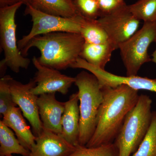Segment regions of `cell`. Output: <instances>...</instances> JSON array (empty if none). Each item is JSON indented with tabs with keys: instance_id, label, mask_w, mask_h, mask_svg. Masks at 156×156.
Returning <instances> with one entry per match:
<instances>
[{
	"instance_id": "6da1fadb",
	"label": "cell",
	"mask_w": 156,
	"mask_h": 156,
	"mask_svg": "<svg viewBox=\"0 0 156 156\" xmlns=\"http://www.w3.org/2000/svg\"><path fill=\"white\" fill-rule=\"evenodd\" d=\"M104 99L98 117L97 126L86 146L94 147L113 143L127 115L136 105L138 91L126 85L102 88Z\"/></svg>"
},
{
	"instance_id": "7a4b0ae2",
	"label": "cell",
	"mask_w": 156,
	"mask_h": 156,
	"mask_svg": "<svg viewBox=\"0 0 156 156\" xmlns=\"http://www.w3.org/2000/svg\"><path fill=\"white\" fill-rule=\"evenodd\" d=\"M85 41L80 33L57 32L37 36L20 51L27 56L31 48L40 50L41 64L59 70L71 67L80 57Z\"/></svg>"
},
{
	"instance_id": "3957f363",
	"label": "cell",
	"mask_w": 156,
	"mask_h": 156,
	"mask_svg": "<svg viewBox=\"0 0 156 156\" xmlns=\"http://www.w3.org/2000/svg\"><path fill=\"white\" fill-rule=\"evenodd\" d=\"M80 101L79 144L86 146L97 126L98 117L104 99L103 92L97 78L85 71L75 77Z\"/></svg>"
},
{
	"instance_id": "277c9868",
	"label": "cell",
	"mask_w": 156,
	"mask_h": 156,
	"mask_svg": "<svg viewBox=\"0 0 156 156\" xmlns=\"http://www.w3.org/2000/svg\"><path fill=\"white\" fill-rule=\"evenodd\" d=\"M152 103L149 96L140 95L136 105L127 115L114 142L119 156H131L138 149L151 123Z\"/></svg>"
},
{
	"instance_id": "5b68a950",
	"label": "cell",
	"mask_w": 156,
	"mask_h": 156,
	"mask_svg": "<svg viewBox=\"0 0 156 156\" xmlns=\"http://www.w3.org/2000/svg\"><path fill=\"white\" fill-rule=\"evenodd\" d=\"M23 3L0 8V39L1 48L4 50L5 58L1 62L15 73L21 69H27L30 59L23 56L18 48L15 23V15Z\"/></svg>"
},
{
	"instance_id": "8992f818",
	"label": "cell",
	"mask_w": 156,
	"mask_h": 156,
	"mask_svg": "<svg viewBox=\"0 0 156 156\" xmlns=\"http://www.w3.org/2000/svg\"><path fill=\"white\" fill-rule=\"evenodd\" d=\"M156 41V22H144L141 29L119 46L127 76H137L143 65L152 61L148 49Z\"/></svg>"
},
{
	"instance_id": "52a82bcc",
	"label": "cell",
	"mask_w": 156,
	"mask_h": 156,
	"mask_svg": "<svg viewBox=\"0 0 156 156\" xmlns=\"http://www.w3.org/2000/svg\"><path fill=\"white\" fill-rule=\"evenodd\" d=\"M24 13L25 15L31 17L33 24L29 33L17 41L20 51L30 40L37 36L57 32L80 33L84 19L79 14L74 17H65L46 14L35 9L30 5H26Z\"/></svg>"
},
{
	"instance_id": "ba28073f",
	"label": "cell",
	"mask_w": 156,
	"mask_h": 156,
	"mask_svg": "<svg viewBox=\"0 0 156 156\" xmlns=\"http://www.w3.org/2000/svg\"><path fill=\"white\" fill-rule=\"evenodd\" d=\"M98 20L105 30L110 41L117 49L136 33L140 22L131 13L127 5Z\"/></svg>"
},
{
	"instance_id": "9c48e42d",
	"label": "cell",
	"mask_w": 156,
	"mask_h": 156,
	"mask_svg": "<svg viewBox=\"0 0 156 156\" xmlns=\"http://www.w3.org/2000/svg\"><path fill=\"white\" fill-rule=\"evenodd\" d=\"M71 68L83 69L93 74L98 80L101 89H114L121 85H126L137 91L145 90L156 92V79L137 76H123L116 75L105 69L89 64L80 57Z\"/></svg>"
},
{
	"instance_id": "30bf717a",
	"label": "cell",
	"mask_w": 156,
	"mask_h": 156,
	"mask_svg": "<svg viewBox=\"0 0 156 156\" xmlns=\"http://www.w3.org/2000/svg\"><path fill=\"white\" fill-rule=\"evenodd\" d=\"M36 85L34 79L27 84H23L11 78L10 87L14 103L18 105L23 116L27 119L32 128L34 135L37 136L42 133L43 126L39 113L37 98L31 90Z\"/></svg>"
},
{
	"instance_id": "8fae6325",
	"label": "cell",
	"mask_w": 156,
	"mask_h": 156,
	"mask_svg": "<svg viewBox=\"0 0 156 156\" xmlns=\"http://www.w3.org/2000/svg\"><path fill=\"white\" fill-rule=\"evenodd\" d=\"M32 62L37 72L34 78L36 85L31 90L34 95L59 92L66 95L69 88L75 82V77L62 74L58 70L43 65L34 56Z\"/></svg>"
},
{
	"instance_id": "7c38bea8",
	"label": "cell",
	"mask_w": 156,
	"mask_h": 156,
	"mask_svg": "<svg viewBox=\"0 0 156 156\" xmlns=\"http://www.w3.org/2000/svg\"><path fill=\"white\" fill-rule=\"evenodd\" d=\"M76 149L61 135L43 128L27 156H69Z\"/></svg>"
},
{
	"instance_id": "4fadbf2b",
	"label": "cell",
	"mask_w": 156,
	"mask_h": 156,
	"mask_svg": "<svg viewBox=\"0 0 156 156\" xmlns=\"http://www.w3.org/2000/svg\"><path fill=\"white\" fill-rule=\"evenodd\" d=\"M55 93L39 95L37 104L43 128L60 135L62 131V119L64 112L65 102L56 100Z\"/></svg>"
},
{
	"instance_id": "5bb4252c",
	"label": "cell",
	"mask_w": 156,
	"mask_h": 156,
	"mask_svg": "<svg viewBox=\"0 0 156 156\" xmlns=\"http://www.w3.org/2000/svg\"><path fill=\"white\" fill-rule=\"evenodd\" d=\"M78 92L72 94L65 102L64 113L62 119V131L61 135L74 146L79 144L80 135V110L78 105Z\"/></svg>"
},
{
	"instance_id": "9a60e30c",
	"label": "cell",
	"mask_w": 156,
	"mask_h": 156,
	"mask_svg": "<svg viewBox=\"0 0 156 156\" xmlns=\"http://www.w3.org/2000/svg\"><path fill=\"white\" fill-rule=\"evenodd\" d=\"M3 122L15 132L21 145L28 151L35 144L37 136L26 122L20 108L14 107L3 116Z\"/></svg>"
},
{
	"instance_id": "2e32d148",
	"label": "cell",
	"mask_w": 156,
	"mask_h": 156,
	"mask_svg": "<svg viewBox=\"0 0 156 156\" xmlns=\"http://www.w3.org/2000/svg\"><path fill=\"white\" fill-rule=\"evenodd\" d=\"M116 50V48L110 41L100 44L85 42L80 57L89 64L105 69L106 64L110 61L112 53Z\"/></svg>"
},
{
	"instance_id": "e0dca14e",
	"label": "cell",
	"mask_w": 156,
	"mask_h": 156,
	"mask_svg": "<svg viewBox=\"0 0 156 156\" xmlns=\"http://www.w3.org/2000/svg\"><path fill=\"white\" fill-rule=\"evenodd\" d=\"M31 6L42 12L65 17L78 14L72 0H34Z\"/></svg>"
},
{
	"instance_id": "ac0fdd59",
	"label": "cell",
	"mask_w": 156,
	"mask_h": 156,
	"mask_svg": "<svg viewBox=\"0 0 156 156\" xmlns=\"http://www.w3.org/2000/svg\"><path fill=\"white\" fill-rule=\"evenodd\" d=\"M0 156H8L18 154L27 156L30 151L23 147L9 128L0 121Z\"/></svg>"
},
{
	"instance_id": "d6986e66",
	"label": "cell",
	"mask_w": 156,
	"mask_h": 156,
	"mask_svg": "<svg viewBox=\"0 0 156 156\" xmlns=\"http://www.w3.org/2000/svg\"><path fill=\"white\" fill-rule=\"evenodd\" d=\"M80 34L86 43L100 44L110 41L106 32L98 19H89L84 17Z\"/></svg>"
},
{
	"instance_id": "ffe728a7",
	"label": "cell",
	"mask_w": 156,
	"mask_h": 156,
	"mask_svg": "<svg viewBox=\"0 0 156 156\" xmlns=\"http://www.w3.org/2000/svg\"><path fill=\"white\" fill-rule=\"evenodd\" d=\"M128 7L136 19L144 22H156V0H138Z\"/></svg>"
},
{
	"instance_id": "44dd1931",
	"label": "cell",
	"mask_w": 156,
	"mask_h": 156,
	"mask_svg": "<svg viewBox=\"0 0 156 156\" xmlns=\"http://www.w3.org/2000/svg\"><path fill=\"white\" fill-rule=\"evenodd\" d=\"M132 156H156V111L153 112L151 123L145 137Z\"/></svg>"
},
{
	"instance_id": "7402d4cb",
	"label": "cell",
	"mask_w": 156,
	"mask_h": 156,
	"mask_svg": "<svg viewBox=\"0 0 156 156\" xmlns=\"http://www.w3.org/2000/svg\"><path fill=\"white\" fill-rule=\"evenodd\" d=\"M75 151L69 156H119V151L114 143L94 147L76 145Z\"/></svg>"
},
{
	"instance_id": "603a6c76",
	"label": "cell",
	"mask_w": 156,
	"mask_h": 156,
	"mask_svg": "<svg viewBox=\"0 0 156 156\" xmlns=\"http://www.w3.org/2000/svg\"><path fill=\"white\" fill-rule=\"evenodd\" d=\"M11 78V76L7 75L2 77L0 80V114L2 116L10 109L17 106L13 101L10 89Z\"/></svg>"
},
{
	"instance_id": "cb8c5ba5",
	"label": "cell",
	"mask_w": 156,
	"mask_h": 156,
	"mask_svg": "<svg viewBox=\"0 0 156 156\" xmlns=\"http://www.w3.org/2000/svg\"><path fill=\"white\" fill-rule=\"evenodd\" d=\"M78 14L87 19L97 20L101 17L97 0H73Z\"/></svg>"
},
{
	"instance_id": "d4e9b609",
	"label": "cell",
	"mask_w": 156,
	"mask_h": 156,
	"mask_svg": "<svg viewBox=\"0 0 156 156\" xmlns=\"http://www.w3.org/2000/svg\"><path fill=\"white\" fill-rule=\"evenodd\" d=\"M97 1L99 5L101 12V17L111 14L126 5L125 0H97Z\"/></svg>"
},
{
	"instance_id": "484cf974",
	"label": "cell",
	"mask_w": 156,
	"mask_h": 156,
	"mask_svg": "<svg viewBox=\"0 0 156 156\" xmlns=\"http://www.w3.org/2000/svg\"><path fill=\"white\" fill-rule=\"evenodd\" d=\"M34 0H0V8H4L22 3L26 5H31Z\"/></svg>"
},
{
	"instance_id": "4316f807",
	"label": "cell",
	"mask_w": 156,
	"mask_h": 156,
	"mask_svg": "<svg viewBox=\"0 0 156 156\" xmlns=\"http://www.w3.org/2000/svg\"><path fill=\"white\" fill-rule=\"evenodd\" d=\"M156 43V49L153 52V53L152 54V61L153 62H154V63H156V41L155 42Z\"/></svg>"
},
{
	"instance_id": "83f0119b",
	"label": "cell",
	"mask_w": 156,
	"mask_h": 156,
	"mask_svg": "<svg viewBox=\"0 0 156 156\" xmlns=\"http://www.w3.org/2000/svg\"><path fill=\"white\" fill-rule=\"evenodd\" d=\"M13 156L12 155H9V156Z\"/></svg>"
},
{
	"instance_id": "f1b7e54d",
	"label": "cell",
	"mask_w": 156,
	"mask_h": 156,
	"mask_svg": "<svg viewBox=\"0 0 156 156\" xmlns=\"http://www.w3.org/2000/svg\"><path fill=\"white\" fill-rule=\"evenodd\" d=\"M72 1H73V0H72Z\"/></svg>"
}]
</instances>
